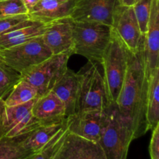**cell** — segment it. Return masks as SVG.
I'll return each mask as SVG.
<instances>
[{
  "label": "cell",
  "instance_id": "6da1fadb",
  "mask_svg": "<svg viewBox=\"0 0 159 159\" xmlns=\"http://www.w3.org/2000/svg\"><path fill=\"white\" fill-rule=\"evenodd\" d=\"M148 89V77L144 64V41L136 53L129 51L128 65L116 107L121 116L130 124L134 139L148 131L146 106Z\"/></svg>",
  "mask_w": 159,
  "mask_h": 159
},
{
  "label": "cell",
  "instance_id": "7a4b0ae2",
  "mask_svg": "<svg viewBox=\"0 0 159 159\" xmlns=\"http://www.w3.org/2000/svg\"><path fill=\"white\" fill-rule=\"evenodd\" d=\"M74 53L89 61L100 65L104 51L112 37L110 25L91 21H75L71 19Z\"/></svg>",
  "mask_w": 159,
  "mask_h": 159
},
{
  "label": "cell",
  "instance_id": "3957f363",
  "mask_svg": "<svg viewBox=\"0 0 159 159\" xmlns=\"http://www.w3.org/2000/svg\"><path fill=\"white\" fill-rule=\"evenodd\" d=\"M129 50L113 30L112 37L104 51L100 65L103 70L104 83L107 97L115 105L122 89L128 65Z\"/></svg>",
  "mask_w": 159,
  "mask_h": 159
},
{
  "label": "cell",
  "instance_id": "277c9868",
  "mask_svg": "<svg viewBox=\"0 0 159 159\" xmlns=\"http://www.w3.org/2000/svg\"><path fill=\"white\" fill-rule=\"evenodd\" d=\"M134 140L130 124L121 116L116 105H112L98 142L107 159H127L129 148Z\"/></svg>",
  "mask_w": 159,
  "mask_h": 159
},
{
  "label": "cell",
  "instance_id": "5b68a950",
  "mask_svg": "<svg viewBox=\"0 0 159 159\" xmlns=\"http://www.w3.org/2000/svg\"><path fill=\"white\" fill-rule=\"evenodd\" d=\"M99 65L88 61L79 71V97H78L77 112L107 111L110 107L107 97L103 77L99 71Z\"/></svg>",
  "mask_w": 159,
  "mask_h": 159
},
{
  "label": "cell",
  "instance_id": "8992f818",
  "mask_svg": "<svg viewBox=\"0 0 159 159\" xmlns=\"http://www.w3.org/2000/svg\"><path fill=\"white\" fill-rule=\"evenodd\" d=\"M51 55L52 52L42 36L10 48L0 50L2 60L21 75Z\"/></svg>",
  "mask_w": 159,
  "mask_h": 159
},
{
  "label": "cell",
  "instance_id": "52a82bcc",
  "mask_svg": "<svg viewBox=\"0 0 159 159\" xmlns=\"http://www.w3.org/2000/svg\"><path fill=\"white\" fill-rule=\"evenodd\" d=\"M72 53L65 52L53 54L22 75L23 80L29 82L37 89L38 97L51 92L57 81L68 69V62Z\"/></svg>",
  "mask_w": 159,
  "mask_h": 159
},
{
  "label": "cell",
  "instance_id": "ba28073f",
  "mask_svg": "<svg viewBox=\"0 0 159 159\" xmlns=\"http://www.w3.org/2000/svg\"><path fill=\"white\" fill-rule=\"evenodd\" d=\"M112 28L130 52L136 53L140 49L144 41V34L140 29L133 6L116 4Z\"/></svg>",
  "mask_w": 159,
  "mask_h": 159
},
{
  "label": "cell",
  "instance_id": "9c48e42d",
  "mask_svg": "<svg viewBox=\"0 0 159 159\" xmlns=\"http://www.w3.org/2000/svg\"><path fill=\"white\" fill-rule=\"evenodd\" d=\"M108 110L77 112L66 117L65 127L74 134L98 143L107 123Z\"/></svg>",
  "mask_w": 159,
  "mask_h": 159
},
{
  "label": "cell",
  "instance_id": "30bf717a",
  "mask_svg": "<svg viewBox=\"0 0 159 159\" xmlns=\"http://www.w3.org/2000/svg\"><path fill=\"white\" fill-rule=\"evenodd\" d=\"M37 98L20 105L6 107L5 137L13 138L41 127L42 124L32 113L33 106Z\"/></svg>",
  "mask_w": 159,
  "mask_h": 159
},
{
  "label": "cell",
  "instance_id": "8fae6325",
  "mask_svg": "<svg viewBox=\"0 0 159 159\" xmlns=\"http://www.w3.org/2000/svg\"><path fill=\"white\" fill-rule=\"evenodd\" d=\"M117 0H74L70 18L75 21H91L112 26Z\"/></svg>",
  "mask_w": 159,
  "mask_h": 159
},
{
  "label": "cell",
  "instance_id": "7c38bea8",
  "mask_svg": "<svg viewBox=\"0 0 159 159\" xmlns=\"http://www.w3.org/2000/svg\"><path fill=\"white\" fill-rule=\"evenodd\" d=\"M42 37L53 54L65 52L75 54L74 40L70 17L59 19L48 23Z\"/></svg>",
  "mask_w": 159,
  "mask_h": 159
},
{
  "label": "cell",
  "instance_id": "4fadbf2b",
  "mask_svg": "<svg viewBox=\"0 0 159 159\" xmlns=\"http://www.w3.org/2000/svg\"><path fill=\"white\" fill-rule=\"evenodd\" d=\"M104 157L103 152L98 143L68 130L63 144L53 159H101Z\"/></svg>",
  "mask_w": 159,
  "mask_h": 159
},
{
  "label": "cell",
  "instance_id": "5bb4252c",
  "mask_svg": "<svg viewBox=\"0 0 159 159\" xmlns=\"http://www.w3.org/2000/svg\"><path fill=\"white\" fill-rule=\"evenodd\" d=\"M144 64L148 77L159 67V0H153L148 29L144 34Z\"/></svg>",
  "mask_w": 159,
  "mask_h": 159
},
{
  "label": "cell",
  "instance_id": "9a60e30c",
  "mask_svg": "<svg viewBox=\"0 0 159 159\" xmlns=\"http://www.w3.org/2000/svg\"><path fill=\"white\" fill-rule=\"evenodd\" d=\"M32 113L42 126L63 124L66 119L65 105L53 92L37 98L33 106Z\"/></svg>",
  "mask_w": 159,
  "mask_h": 159
},
{
  "label": "cell",
  "instance_id": "2e32d148",
  "mask_svg": "<svg viewBox=\"0 0 159 159\" xmlns=\"http://www.w3.org/2000/svg\"><path fill=\"white\" fill-rule=\"evenodd\" d=\"M74 0H40L29 11L27 15L34 21L49 23L71 16Z\"/></svg>",
  "mask_w": 159,
  "mask_h": 159
},
{
  "label": "cell",
  "instance_id": "e0dca14e",
  "mask_svg": "<svg viewBox=\"0 0 159 159\" xmlns=\"http://www.w3.org/2000/svg\"><path fill=\"white\" fill-rule=\"evenodd\" d=\"M79 84V73L75 72L68 68L51 91L53 92L65 105L66 117L74 114L77 111Z\"/></svg>",
  "mask_w": 159,
  "mask_h": 159
},
{
  "label": "cell",
  "instance_id": "ac0fdd59",
  "mask_svg": "<svg viewBox=\"0 0 159 159\" xmlns=\"http://www.w3.org/2000/svg\"><path fill=\"white\" fill-rule=\"evenodd\" d=\"M48 23L36 22L31 26L19 28L13 31L0 35V50L7 49L21 44L34 37L42 36Z\"/></svg>",
  "mask_w": 159,
  "mask_h": 159
},
{
  "label": "cell",
  "instance_id": "d6986e66",
  "mask_svg": "<svg viewBox=\"0 0 159 159\" xmlns=\"http://www.w3.org/2000/svg\"><path fill=\"white\" fill-rule=\"evenodd\" d=\"M146 120L148 130L159 124V67L148 76Z\"/></svg>",
  "mask_w": 159,
  "mask_h": 159
},
{
  "label": "cell",
  "instance_id": "ffe728a7",
  "mask_svg": "<svg viewBox=\"0 0 159 159\" xmlns=\"http://www.w3.org/2000/svg\"><path fill=\"white\" fill-rule=\"evenodd\" d=\"M64 127H65V122L63 124L41 126L33 130L25 139L23 142V148L31 152L38 153Z\"/></svg>",
  "mask_w": 159,
  "mask_h": 159
},
{
  "label": "cell",
  "instance_id": "44dd1931",
  "mask_svg": "<svg viewBox=\"0 0 159 159\" xmlns=\"http://www.w3.org/2000/svg\"><path fill=\"white\" fill-rule=\"evenodd\" d=\"M32 131L13 138L3 137L0 138V159H30L32 158L36 153L27 151L23 146V142Z\"/></svg>",
  "mask_w": 159,
  "mask_h": 159
},
{
  "label": "cell",
  "instance_id": "7402d4cb",
  "mask_svg": "<svg viewBox=\"0 0 159 159\" xmlns=\"http://www.w3.org/2000/svg\"><path fill=\"white\" fill-rule=\"evenodd\" d=\"M37 97L38 93L37 89L22 79L3 101L6 107H13L27 102Z\"/></svg>",
  "mask_w": 159,
  "mask_h": 159
},
{
  "label": "cell",
  "instance_id": "603a6c76",
  "mask_svg": "<svg viewBox=\"0 0 159 159\" xmlns=\"http://www.w3.org/2000/svg\"><path fill=\"white\" fill-rule=\"evenodd\" d=\"M21 79V75L6 65L0 57V100H4Z\"/></svg>",
  "mask_w": 159,
  "mask_h": 159
},
{
  "label": "cell",
  "instance_id": "cb8c5ba5",
  "mask_svg": "<svg viewBox=\"0 0 159 159\" xmlns=\"http://www.w3.org/2000/svg\"><path fill=\"white\" fill-rule=\"evenodd\" d=\"M36 22L30 19L27 14L0 18V35L6 34L19 28L31 26Z\"/></svg>",
  "mask_w": 159,
  "mask_h": 159
},
{
  "label": "cell",
  "instance_id": "d4e9b609",
  "mask_svg": "<svg viewBox=\"0 0 159 159\" xmlns=\"http://www.w3.org/2000/svg\"><path fill=\"white\" fill-rule=\"evenodd\" d=\"M68 130L66 127L62 128L49 143L38 153H36L30 159H53L66 137Z\"/></svg>",
  "mask_w": 159,
  "mask_h": 159
},
{
  "label": "cell",
  "instance_id": "484cf974",
  "mask_svg": "<svg viewBox=\"0 0 159 159\" xmlns=\"http://www.w3.org/2000/svg\"><path fill=\"white\" fill-rule=\"evenodd\" d=\"M152 2L153 0H134L132 6L142 34L147 31Z\"/></svg>",
  "mask_w": 159,
  "mask_h": 159
},
{
  "label": "cell",
  "instance_id": "4316f807",
  "mask_svg": "<svg viewBox=\"0 0 159 159\" xmlns=\"http://www.w3.org/2000/svg\"><path fill=\"white\" fill-rule=\"evenodd\" d=\"M27 13L28 10L23 0L0 1V18Z\"/></svg>",
  "mask_w": 159,
  "mask_h": 159
},
{
  "label": "cell",
  "instance_id": "83f0119b",
  "mask_svg": "<svg viewBox=\"0 0 159 159\" xmlns=\"http://www.w3.org/2000/svg\"><path fill=\"white\" fill-rule=\"evenodd\" d=\"M152 131V138L149 144L150 157L151 159H159V124Z\"/></svg>",
  "mask_w": 159,
  "mask_h": 159
},
{
  "label": "cell",
  "instance_id": "f1b7e54d",
  "mask_svg": "<svg viewBox=\"0 0 159 159\" xmlns=\"http://www.w3.org/2000/svg\"><path fill=\"white\" fill-rule=\"evenodd\" d=\"M5 110L4 101L0 100V138L5 137Z\"/></svg>",
  "mask_w": 159,
  "mask_h": 159
},
{
  "label": "cell",
  "instance_id": "f546056e",
  "mask_svg": "<svg viewBox=\"0 0 159 159\" xmlns=\"http://www.w3.org/2000/svg\"><path fill=\"white\" fill-rule=\"evenodd\" d=\"M39 1H40V0H23V3H24V5L26 6L28 11H29L34 5L37 4Z\"/></svg>",
  "mask_w": 159,
  "mask_h": 159
},
{
  "label": "cell",
  "instance_id": "4dcf8cb0",
  "mask_svg": "<svg viewBox=\"0 0 159 159\" xmlns=\"http://www.w3.org/2000/svg\"><path fill=\"white\" fill-rule=\"evenodd\" d=\"M117 2L124 6H133L134 0H117Z\"/></svg>",
  "mask_w": 159,
  "mask_h": 159
},
{
  "label": "cell",
  "instance_id": "1f68e13d",
  "mask_svg": "<svg viewBox=\"0 0 159 159\" xmlns=\"http://www.w3.org/2000/svg\"><path fill=\"white\" fill-rule=\"evenodd\" d=\"M101 159H107V158H106V157H104V158H102Z\"/></svg>",
  "mask_w": 159,
  "mask_h": 159
},
{
  "label": "cell",
  "instance_id": "d6a6232c",
  "mask_svg": "<svg viewBox=\"0 0 159 159\" xmlns=\"http://www.w3.org/2000/svg\"><path fill=\"white\" fill-rule=\"evenodd\" d=\"M0 1H4V0H0Z\"/></svg>",
  "mask_w": 159,
  "mask_h": 159
}]
</instances>
